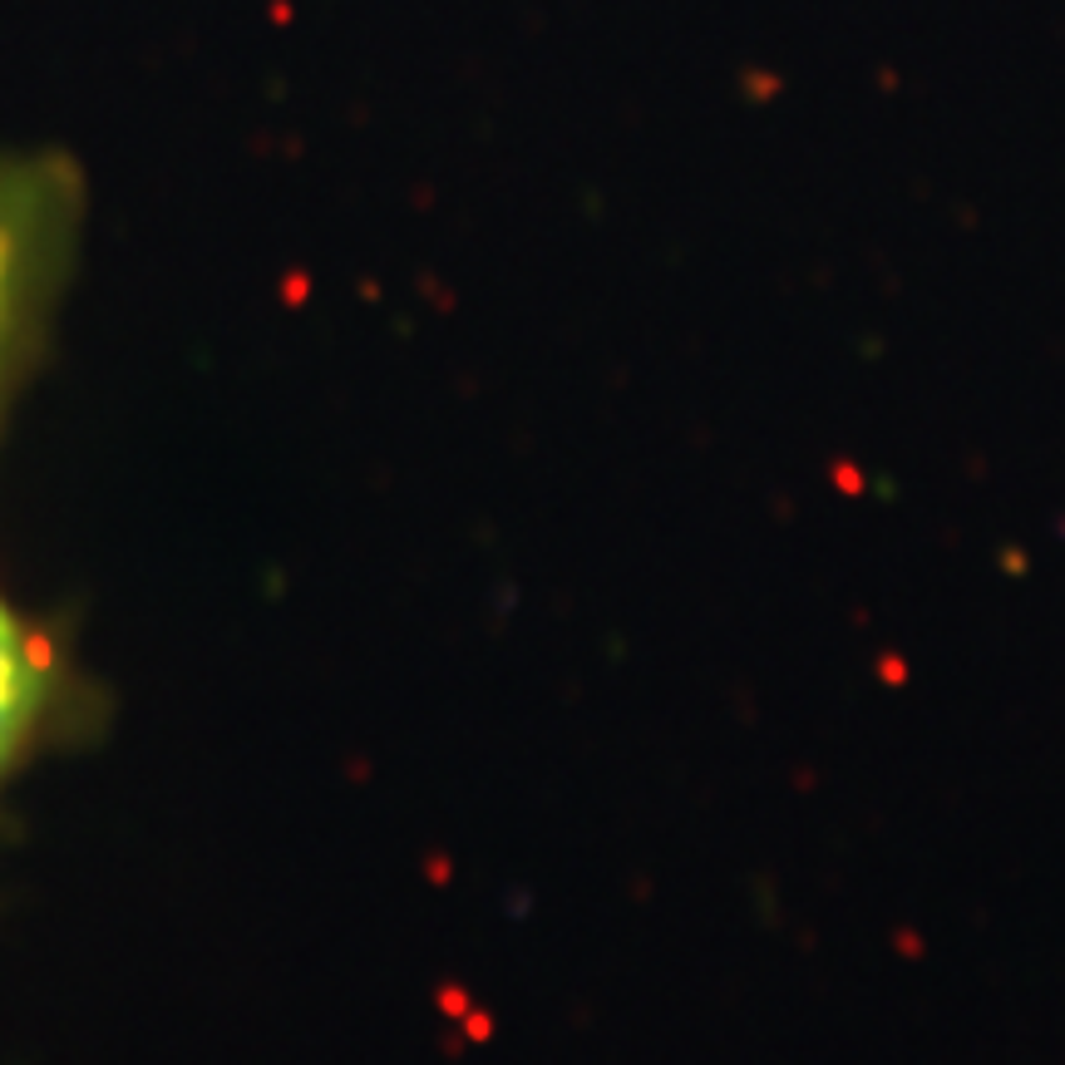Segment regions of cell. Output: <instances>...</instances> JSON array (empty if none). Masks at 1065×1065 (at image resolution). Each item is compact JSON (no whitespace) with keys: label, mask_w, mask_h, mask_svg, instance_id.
Wrapping results in <instances>:
<instances>
[{"label":"cell","mask_w":1065,"mask_h":1065,"mask_svg":"<svg viewBox=\"0 0 1065 1065\" xmlns=\"http://www.w3.org/2000/svg\"><path fill=\"white\" fill-rule=\"evenodd\" d=\"M5 351H0V380H5ZM39 690H45V666L30 637L15 627L5 607H0V769L20 749L30 720L39 715Z\"/></svg>","instance_id":"1"}]
</instances>
